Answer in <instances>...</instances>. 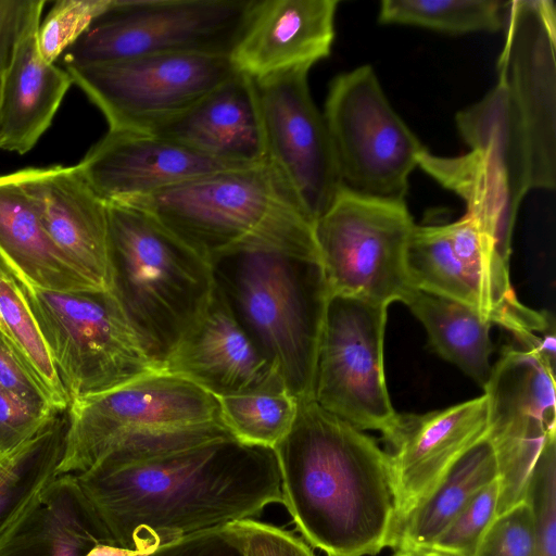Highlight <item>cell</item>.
<instances>
[{
	"mask_svg": "<svg viewBox=\"0 0 556 556\" xmlns=\"http://www.w3.org/2000/svg\"><path fill=\"white\" fill-rule=\"evenodd\" d=\"M74 478L111 542L138 553L281 504L274 450L235 438L140 460H101Z\"/></svg>",
	"mask_w": 556,
	"mask_h": 556,
	"instance_id": "cell-1",
	"label": "cell"
},
{
	"mask_svg": "<svg viewBox=\"0 0 556 556\" xmlns=\"http://www.w3.org/2000/svg\"><path fill=\"white\" fill-rule=\"evenodd\" d=\"M273 450L281 504L307 544L327 556H372L393 546L390 458L370 437L302 400Z\"/></svg>",
	"mask_w": 556,
	"mask_h": 556,
	"instance_id": "cell-2",
	"label": "cell"
},
{
	"mask_svg": "<svg viewBox=\"0 0 556 556\" xmlns=\"http://www.w3.org/2000/svg\"><path fill=\"white\" fill-rule=\"evenodd\" d=\"M505 12L497 83L455 121L523 199L556 185V10L551 0H513Z\"/></svg>",
	"mask_w": 556,
	"mask_h": 556,
	"instance_id": "cell-3",
	"label": "cell"
},
{
	"mask_svg": "<svg viewBox=\"0 0 556 556\" xmlns=\"http://www.w3.org/2000/svg\"><path fill=\"white\" fill-rule=\"evenodd\" d=\"M215 288L288 392L313 400L315 362L330 295L319 253L233 250L210 260Z\"/></svg>",
	"mask_w": 556,
	"mask_h": 556,
	"instance_id": "cell-4",
	"label": "cell"
},
{
	"mask_svg": "<svg viewBox=\"0 0 556 556\" xmlns=\"http://www.w3.org/2000/svg\"><path fill=\"white\" fill-rule=\"evenodd\" d=\"M67 415L56 476L84 472L101 460H140L235 438L217 396L164 370L73 400Z\"/></svg>",
	"mask_w": 556,
	"mask_h": 556,
	"instance_id": "cell-5",
	"label": "cell"
},
{
	"mask_svg": "<svg viewBox=\"0 0 556 556\" xmlns=\"http://www.w3.org/2000/svg\"><path fill=\"white\" fill-rule=\"evenodd\" d=\"M117 204L149 213L208 262L245 248L318 253L314 224L267 161Z\"/></svg>",
	"mask_w": 556,
	"mask_h": 556,
	"instance_id": "cell-6",
	"label": "cell"
},
{
	"mask_svg": "<svg viewBox=\"0 0 556 556\" xmlns=\"http://www.w3.org/2000/svg\"><path fill=\"white\" fill-rule=\"evenodd\" d=\"M108 211L112 289L162 368L212 300L211 264L149 213L117 203Z\"/></svg>",
	"mask_w": 556,
	"mask_h": 556,
	"instance_id": "cell-7",
	"label": "cell"
},
{
	"mask_svg": "<svg viewBox=\"0 0 556 556\" xmlns=\"http://www.w3.org/2000/svg\"><path fill=\"white\" fill-rule=\"evenodd\" d=\"M21 288L70 402L162 370L113 289Z\"/></svg>",
	"mask_w": 556,
	"mask_h": 556,
	"instance_id": "cell-8",
	"label": "cell"
},
{
	"mask_svg": "<svg viewBox=\"0 0 556 556\" xmlns=\"http://www.w3.org/2000/svg\"><path fill=\"white\" fill-rule=\"evenodd\" d=\"M415 225L406 201L362 195L342 187L314 224L330 294L387 306L405 303L416 289L406 267Z\"/></svg>",
	"mask_w": 556,
	"mask_h": 556,
	"instance_id": "cell-9",
	"label": "cell"
},
{
	"mask_svg": "<svg viewBox=\"0 0 556 556\" xmlns=\"http://www.w3.org/2000/svg\"><path fill=\"white\" fill-rule=\"evenodd\" d=\"M254 0H113L65 52L64 64L214 53L229 55Z\"/></svg>",
	"mask_w": 556,
	"mask_h": 556,
	"instance_id": "cell-10",
	"label": "cell"
},
{
	"mask_svg": "<svg viewBox=\"0 0 556 556\" xmlns=\"http://www.w3.org/2000/svg\"><path fill=\"white\" fill-rule=\"evenodd\" d=\"M342 187L406 201L409 176L426 150L390 104L370 65L336 76L323 113Z\"/></svg>",
	"mask_w": 556,
	"mask_h": 556,
	"instance_id": "cell-11",
	"label": "cell"
},
{
	"mask_svg": "<svg viewBox=\"0 0 556 556\" xmlns=\"http://www.w3.org/2000/svg\"><path fill=\"white\" fill-rule=\"evenodd\" d=\"M388 306L359 296L329 295L318 341L313 400L359 430L387 441L399 419L386 384L383 338Z\"/></svg>",
	"mask_w": 556,
	"mask_h": 556,
	"instance_id": "cell-12",
	"label": "cell"
},
{
	"mask_svg": "<svg viewBox=\"0 0 556 556\" xmlns=\"http://www.w3.org/2000/svg\"><path fill=\"white\" fill-rule=\"evenodd\" d=\"M109 129L151 130L186 112L237 71L229 55L181 53L66 65Z\"/></svg>",
	"mask_w": 556,
	"mask_h": 556,
	"instance_id": "cell-13",
	"label": "cell"
},
{
	"mask_svg": "<svg viewBox=\"0 0 556 556\" xmlns=\"http://www.w3.org/2000/svg\"><path fill=\"white\" fill-rule=\"evenodd\" d=\"M554 370L536 353L506 346L483 388L500 472L497 515L523 500L541 451L556 437Z\"/></svg>",
	"mask_w": 556,
	"mask_h": 556,
	"instance_id": "cell-14",
	"label": "cell"
},
{
	"mask_svg": "<svg viewBox=\"0 0 556 556\" xmlns=\"http://www.w3.org/2000/svg\"><path fill=\"white\" fill-rule=\"evenodd\" d=\"M308 72L298 70L254 83L266 161L315 224L342 182L324 115L309 91Z\"/></svg>",
	"mask_w": 556,
	"mask_h": 556,
	"instance_id": "cell-15",
	"label": "cell"
},
{
	"mask_svg": "<svg viewBox=\"0 0 556 556\" xmlns=\"http://www.w3.org/2000/svg\"><path fill=\"white\" fill-rule=\"evenodd\" d=\"M106 203L152 195L232 166L147 130L109 129L76 164Z\"/></svg>",
	"mask_w": 556,
	"mask_h": 556,
	"instance_id": "cell-16",
	"label": "cell"
},
{
	"mask_svg": "<svg viewBox=\"0 0 556 556\" xmlns=\"http://www.w3.org/2000/svg\"><path fill=\"white\" fill-rule=\"evenodd\" d=\"M52 243L101 289L113 288L108 203L77 165L11 173Z\"/></svg>",
	"mask_w": 556,
	"mask_h": 556,
	"instance_id": "cell-17",
	"label": "cell"
},
{
	"mask_svg": "<svg viewBox=\"0 0 556 556\" xmlns=\"http://www.w3.org/2000/svg\"><path fill=\"white\" fill-rule=\"evenodd\" d=\"M486 429L484 394L426 414H399L397 425L386 441L395 505L394 539L418 502L466 450L486 434Z\"/></svg>",
	"mask_w": 556,
	"mask_h": 556,
	"instance_id": "cell-18",
	"label": "cell"
},
{
	"mask_svg": "<svg viewBox=\"0 0 556 556\" xmlns=\"http://www.w3.org/2000/svg\"><path fill=\"white\" fill-rule=\"evenodd\" d=\"M337 0H254L229 54L235 70L257 81L327 59Z\"/></svg>",
	"mask_w": 556,
	"mask_h": 556,
	"instance_id": "cell-19",
	"label": "cell"
},
{
	"mask_svg": "<svg viewBox=\"0 0 556 556\" xmlns=\"http://www.w3.org/2000/svg\"><path fill=\"white\" fill-rule=\"evenodd\" d=\"M162 370L181 376L217 397L285 387L216 288L205 312L164 361Z\"/></svg>",
	"mask_w": 556,
	"mask_h": 556,
	"instance_id": "cell-20",
	"label": "cell"
},
{
	"mask_svg": "<svg viewBox=\"0 0 556 556\" xmlns=\"http://www.w3.org/2000/svg\"><path fill=\"white\" fill-rule=\"evenodd\" d=\"M147 131L232 166L266 161L255 83L239 72L186 112Z\"/></svg>",
	"mask_w": 556,
	"mask_h": 556,
	"instance_id": "cell-21",
	"label": "cell"
},
{
	"mask_svg": "<svg viewBox=\"0 0 556 556\" xmlns=\"http://www.w3.org/2000/svg\"><path fill=\"white\" fill-rule=\"evenodd\" d=\"M39 25L18 43L0 94V150L18 154L31 150L50 127L73 84L66 70L41 58Z\"/></svg>",
	"mask_w": 556,
	"mask_h": 556,
	"instance_id": "cell-22",
	"label": "cell"
},
{
	"mask_svg": "<svg viewBox=\"0 0 556 556\" xmlns=\"http://www.w3.org/2000/svg\"><path fill=\"white\" fill-rule=\"evenodd\" d=\"M417 166L464 201L466 214L493 239L500 254L509 262L522 199L493 159L479 150L439 156L426 149L418 156Z\"/></svg>",
	"mask_w": 556,
	"mask_h": 556,
	"instance_id": "cell-23",
	"label": "cell"
},
{
	"mask_svg": "<svg viewBox=\"0 0 556 556\" xmlns=\"http://www.w3.org/2000/svg\"><path fill=\"white\" fill-rule=\"evenodd\" d=\"M0 252L28 286L53 291L101 289L52 243L12 174L0 176Z\"/></svg>",
	"mask_w": 556,
	"mask_h": 556,
	"instance_id": "cell-24",
	"label": "cell"
},
{
	"mask_svg": "<svg viewBox=\"0 0 556 556\" xmlns=\"http://www.w3.org/2000/svg\"><path fill=\"white\" fill-rule=\"evenodd\" d=\"M99 543L113 544L68 473L55 478L0 556H85Z\"/></svg>",
	"mask_w": 556,
	"mask_h": 556,
	"instance_id": "cell-25",
	"label": "cell"
},
{
	"mask_svg": "<svg viewBox=\"0 0 556 556\" xmlns=\"http://www.w3.org/2000/svg\"><path fill=\"white\" fill-rule=\"evenodd\" d=\"M498 476L496 454L485 434L448 467L407 515L393 548L405 553L429 549L472 497Z\"/></svg>",
	"mask_w": 556,
	"mask_h": 556,
	"instance_id": "cell-26",
	"label": "cell"
},
{
	"mask_svg": "<svg viewBox=\"0 0 556 556\" xmlns=\"http://www.w3.org/2000/svg\"><path fill=\"white\" fill-rule=\"evenodd\" d=\"M65 425L56 418L0 455V546L34 514L55 480Z\"/></svg>",
	"mask_w": 556,
	"mask_h": 556,
	"instance_id": "cell-27",
	"label": "cell"
},
{
	"mask_svg": "<svg viewBox=\"0 0 556 556\" xmlns=\"http://www.w3.org/2000/svg\"><path fill=\"white\" fill-rule=\"evenodd\" d=\"M404 304L422 324L437 353L483 389L492 370V324L470 305L418 289Z\"/></svg>",
	"mask_w": 556,
	"mask_h": 556,
	"instance_id": "cell-28",
	"label": "cell"
},
{
	"mask_svg": "<svg viewBox=\"0 0 556 556\" xmlns=\"http://www.w3.org/2000/svg\"><path fill=\"white\" fill-rule=\"evenodd\" d=\"M413 286L421 291L470 305L479 312L477 296L456 256L445 225H415L406 251Z\"/></svg>",
	"mask_w": 556,
	"mask_h": 556,
	"instance_id": "cell-29",
	"label": "cell"
},
{
	"mask_svg": "<svg viewBox=\"0 0 556 556\" xmlns=\"http://www.w3.org/2000/svg\"><path fill=\"white\" fill-rule=\"evenodd\" d=\"M506 5L496 0H383L378 21L447 34L495 31L504 25Z\"/></svg>",
	"mask_w": 556,
	"mask_h": 556,
	"instance_id": "cell-30",
	"label": "cell"
},
{
	"mask_svg": "<svg viewBox=\"0 0 556 556\" xmlns=\"http://www.w3.org/2000/svg\"><path fill=\"white\" fill-rule=\"evenodd\" d=\"M225 425L248 444L273 448L290 431L298 401L285 387L218 397Z\"/></svg>",
	"mask_w": 556,
	"mask_h": 556,
	"instance_id": "cell-31",
	"label": "cell"
},
{
	"mask_svg": "<svg viewBox=\"0 0 556 556\" xmlns=\"http://www.w3.org/2000/svg\"><path fill=\"white\" fill-rule=\"evenodd\" d=\"M0 330L49 392L56 410L60 413L67 409V394L24 298L21 283L9 276H0Z\"/></svg>",
	"mask_w": 556,
	"mask_h": 556,
	"instance_id": "cell-32",
	"label": "cell"
},
{
	"mask_svg": "<svg viewBox=\"0 0 556 556\" xmlns=\"http://www.w3.org/2000/svg\"><path fill=\"white\" fill-rule=\"evenodd\" d=\"M113 0H59L40 23L37 46L41 58L54 64L93 22L104 14Z\"/></svg>",
	"mask_w": 556,
	"mask_h": 556,
	"instance_id": "cell-33",
	"label": "cell"
},
{
	"mask_svg": "<svg viewBox=\"0 0 556 556\" xmlns=\"http://www.w3.org/2000/svg\"><path fill=\"white\" fill-rule=\"evenodd\" d=\"M523 498L534 515L535 556H556V437L541 451L527 481Z\"/></svg>",
	"mask_w": 556,
	"mask_h": 556,
	"instance_id": "cell-34",
	"label": "cell"
},
{
	"mask_svg": "<svg viewBox=\"0 0 556 556\" xmlns=\"http://www.w3.org/2000/svg\"><path fill=\"white\" fill-rule=\"evenodd\" d=\"M498 496L500 481L496 479L472 497L429 549L451 556H475L481 539L497 516Z\"/></svg>",
	"mask_w": 556,
	"mask_h": 556,
	"instance_id": "cell-35",
	"label": "cell"
},
{
	"mask_svg": "<svg viewBox=\"0 0 556 556\" xmlns=\"http://www.w3.org/2000/svg\"><path fill=\"white\" fill-rule=\"evenodd\" d=\"M536 530L523 498L498 514L481 539L475 556H535Z\"/></svg>",
	"mask_w": 556,
	"mask_h": 556,
	"instance_id": "cell-36",
	"label": "cell"
},
{
	"mask_svg": "<svg viewBox=\"0 0 556 556\" xmlns=\"http://www.w3.org/2000/svg\"><path fill=\"white\" fill-rule=\"evenodd\" d=\"M0 388L41 413H59L49 392L1 330Z\"/></svg>",
	"mask_w": 556,
	"mask_h": 556,
	"instance_id": "cell-37",
	"label": "cell"
},
{
	"mask_svg": "<svg viewBox=\"0 0 556 556\" xmlns=\"http://www.w3.org/2000/svg\"><path fill=\"white\" fill-rule=\"evenodd\" d=\"M243 556H315L308 544L277 526L247 519L229 525Z\"/></svg>",
	"mask_w": 556,
	"mask_h": 556,
	"instance_id": "cell-38",
	"label": "cell"
},
{
	"mask_svg": "<svg viewBox=\"0 0 556 556\" xmlns=\"http://www.w3.org/2000/svg\"><path fill=\"white\" fill-rule=\"evenodd\" d=\"M43 0H0V94L23 37L40 24Z\"/></svg>",
	"mask_w": 556,
	"mask_h": 556,
	"instance_id": "cell-39",
	"label": "cell"
},
{
	"mask_svg": "<svg viewBox=\"0 0 556 556\" xmlns=\"http://www.w3.org/2000/svg\"><path fill=\"white\" fill-rule=\"evenodd\" d=\"M56 415L41 413L0 388V455L51 425Z\"/></svg>",
	"mask_w": 556,
	"mask_h": 556,
	"instance_id": "cell-40",
	"label": "cell"
},
{
	"mask_svg": "<svg viewBox=\"0 0 556 556\" xmlns=\"http://www.w3.org/2000/svg\"><path fill=\"white\" fill-rule=\"evenodd\" d=\"M135 556H243L230 526L200 532Z\"/></svg>",
	"mask_w": 556,
	"mask_h": 556,
	"instance_id": "cell-41",
	"label": "cell"
},
{
	"mask_svg": "<svg viewBox=\"0 0 556 556\" xmlns=\"http://www.w3.org/2000/svg\"><path fill=\"white\" fill-rule=\"evenodd\" d=\"M136 551L127 549L110 543L94 545L85 556H135Z\"/></svg>",
	"mask_w": 556,
	"mask_h": 556,
	"instance_id": "cell-42",
	"label": "cell"
},
{
	"mask_svg": "<svg viewBox=\"0 0 556 556\" xmlns=\"http://www.w3.org/2000/svg\"><path fill=\"white\" fill-rule=\"evenodd\" d=\"M0 276H9L17 280L22 286H28L18 271L11 265L5 256L0 252Z\"/></svg>",
	"mask_w": 556,
	"mask_h": 556,
	"instance_id": "cell-43",
	"label": "cell"
},
{
	"mask_svg": "<svg viewBox=\"0 0 556 556\" xmlns=\"http://www.w3.org/2000/svg\"><path fill=\"white\" fill-rule=\"evenodd\" d=\"M409 554L412 556H451V555L442 554V553L430 551V549L416 552V553H409Z\"/></svg>",
	"mask_w": 556,
	"mask_h": 556,
	"instance_id": "cell-44",
	"label": "cell"
},
{
	"mask_svg": "<svg viewBox=\"0 0 556 556\" xmlns=\"http://www.w3.org/2000/svg\"><path fill=\"white\" fill-rule=\"evenodd\" d=\"M394 556H412L409 553H405V552H399L396 551L395 555Z\"/></svg>",
	"mask_w": 556,
	"mask_h": 556,
	"instance_id": "cell-45",
	"label": "cell"
}]
</instances>
